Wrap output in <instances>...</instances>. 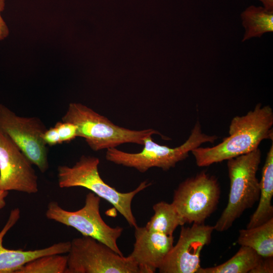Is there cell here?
<instances>
[{
  "label": "cell",
  "mask_w": 273,
  "mask_h": 273,
  "mask_svg": "<svg viewBox=\"0 0 273 273\" xmlns=\"http://www.w3.org/2000/svg\"><path fill=\"white\" fill-rule=\"evenodd\" d=\"M260 195L257 207L250 217L247 229L252 228L273 218V143L267 153L259 181Z\"/></svg>",
  "instance_id": "cell-14"
},
{
  "label": "cell",
  "mask_w": 273,
  "mask_h": 273,
  "mask_svg": "<svg viewBox=\"0 0 273 273\" xmlns=\"http://www.w3.org/2000/svg\"><path fill=\"white\" fill-rule=\"evenodd\" d=\"M238 243L250 247L263 257L273 256V218L258 226L239 232Z\"/></svg>",
  "instance_id": "cell-15"
},
{
  "label": "cell",
  "mask_w": 273,
  "mask_h": 273,
  "mask_svg": "<svg viewBox=\"0 0 273 273\" xmlns=\"http://www.w3.org/2000/svg\"><path fill=\"white\" fill-rule=\"evenodd\" d=\"M54 127L58 131L62 143L70 142L77 137V126L72 123L58 121Z\"/></svg>",
  "instance_id": "cell-20"
},
{
  "label": "cell",
  "mask_w": 273,
  "mask_h": 273,
  "mask_svg": "<svg viewBox=\"0 0 273 273\" xmlns=\"http://www.w3.org/2000/svg\"><path fill=\"white\" fill-rule=\"evenodd\" d=\"M9 191L0 189V211L6 204V198L8 196Z\"/></svg>",
  "instance_id": "cell-24"
},
{
  "label": "cell",
  "mask_w": 273,
  "mask_h": 273,
  "mask_svg": "<svg viewBox=\"0 0 273 273\" xmlns=\"http://www.w3.org/2000/svg\"><path fill=\"white\" fill-rule=\"evenodd\" d=\"M5 6V0H0V41L6 38L9 34L8 26L1 16Z\"/></svg>",
  "instance_id": "cell-23"
},
{
  "label": "cell",
  "mask_w": 273,
  "mask_h": 273,
  "mask_svg": "<svg viewBox=\"0 0 273 273\" xmlns=\"http://www.w3.org/2000/svg\"><path fill=\"white\" fill-rule=\"evenodd\" d=\"M100 197L89 192L86 195L82 208L70 211L62 208L57 202L51 201L47 206L46 216L49 219L75 229L83 236L97 240L123 256L117 245V240L123 229L119 226L112 228L106 223L100 214Z\"/></svg>",
  "instance_id": "cell-6"
},
{
  "label": "cell",
  "mask_w": 273,
  "mask_h": 273,
  "mask_svg": "<svg viewBox=\"0 0 273 273\" xmlns=\"http://www.w3.org/2000/svg\"><path fill=\"white\" fill-rule=\"evenodd\" d=\"M259 148L227 160L230 189L228 202L214 225V230L227 231L247 209L259 200V181L257 172L261 162Z\"/></svg>",
  "instance_id": "cell-4"
},
{
  "label": "cell",
  "mask_w": 273,
  "mask_h": 273,
  "mask_svg": "<svg viewBox=\"0 0 273 273\" xmlns=\"http://www.w3.org/2000/svg\"><path fill=\"white\" fill-rule=\"evenodd\" d=\"M263 5V7L267 9L273 10V0H258Z\"/></svg>",
  "instance_id": "cell-25"
},
{
  "label": "cell",
  "mask_w": 273,
  "mask_h": 273,
  "mask_svg": "<svg viewBox=\"0 0 273 273\" xmlns=\"http://www.w3.org/2000/svg\"><path fill=\"white\" fill-rule=\"evenodd\" d=\"M218 139L215 135H208L202 132L199 121L195 123L188 139L175 148L155 143L149 136L144 142L141 152L127 153L116 148L107 149L106 159L117 165L134 168L144 173L152 167H158L166 171L185 159L194 149L205 143H213Z\"/></svg>",
  "instance_id": "cell-5"
},
{
  "label": "cell",
  "mask_w": 273,
  "mask_h": 273,
  "mask_svg": "<svg viewBox=\"0 0 273 273\" xmlns=\"http://www.w3.org/2000/svg\"><path fill=\"white\" fill-rule=\"evenodd\" d=\"M272 257H263L258 264L249 273H272Z\"/></svg>",
  "instance_id": "cell-21"
},
{
  "label": "cell",
  "mask_w": 273,
  "mask_h": 273,
  "mask_svg": "<svg viewBox=\"0 0 273 273\" xmlns=\"http://www.w3.org/2000/svg\"><path fill=\"white\" fill-rule=\"evenodd\" d=\"M153 209L154 214L145 226L149 230L173 236L177 226L185 224L172 203L159 202L153 205Z\"/></svg>",
  "instance_id": "cell-18"
},
{
  "label": "cell",
  "mask_w": 273,
  "mask_h": 273,
  "mask_svg": "<svg viewBox=\"0 0 273 273\" xmlns=\"http://www.w3.org/2000/svg\"><path fill=\"white\" fill-rule=\"evenodd\" d=\"M99 163L98 157L82 155L72 167L59 166L57 177L59 187H80L87 189L112 205L130 226L136 227V220L131 209L132 200L136 195L149 187L151 183L144 181L133 191L120 192L102 179L98 171Z\"/></svg>",
  "instance_id": "cell-3"
},
{
  "label": "cell",
  "mask_w": 273,
  "mask_h": 273,
  "mask_svg": "<svg viewBox=\"0 0 273 273\" xmlns=\"http://www.w3.org/2000/svg\"><path fill=\"white\" fill-rule=\"evenodd\" d=\"M42 138L47 146H53L62 144L58 131L54 126L47 128Z\"/></svg>",
  "instance_id": "cell-22"
},
{
  "label": "cell",
  "mask_w": 273,
  "mask_h": 273,
  "mask_svg": "<svg viewBox=\"0 0 273 273\" xmlns=\"http://www.w3.org/2000/svg\"><path fill=\"white\" fill-rule=\"evenodd\" d=\"M220 196L217 179L203 171L180 183L171 203L185 223L201 224L215 211Z\"/></svg>",
  "instance_id": "cell-8"
},
{
  "label": "cell",
  "mask_w": 273,
  "mask_h": 273,
  "mask_svg": "<svg viewBox=\"0 0 273 273\" xmlns=\"http://www.w3.org/2000/svg\"><path fill=\"white\" fill-rule=\"evenodd\" d=\"M63 254L39 257L25 263L16 273H65L67 256Z\"/></svg>",
  "instance_id": "cell-19"
},
{
  "label": "cell",
  "mask_w": 273,
  "mask_h": 273,
  "mask_svg": "<svg viewBox=\"0 0 273 273\" xmlns=\"http://www.w3.org/2000/svg\"><path fill=\"white\" fill-rule=\"evenodd\" d=\"M262 258L252 248L241 246L237 252L226 261L215 266L201 267L197 273H249Z\"/></svg>",
  "instance_id": "cell-17"
},
{
  "label": "cell",
  "mask_w": 273,
  "mask_h": 273,
  "mask_svg": "<svg viewBox=\"0 0 273 273\" xmlns=\"http://www.w3.org/2000/svg\"><path fill=\"white\" fill-rule=\"evenodd\" d=\"M47 129L38 117L18 116L0 104V130L42 173L49 167L47 145L42 138Z\"/></svg>",
  "instance_id": "cell-9"
},
{
  "label": "cell",
  "mask_w": 273,
  "mask_h": 273,
  "mask_svg": "<svg viewBox=\"0 0 273 273\" xmlns=\"http://www.w3.org/2000/svg\"><path fill=\"white\" fill-rule=\"evenodd\" d=\"M32 165L0 130V189L28 194L37 193L38 177Z\"/></svg>",
  "instance_id": "cell-11"
},
{
  "label": "cell",
  "mask_w": 273,
  "mask_h": 273,
  "mask_svg": "<svg viewBox=\"0 0 273 273\" xmlns=\"http://www.w3.org/2000/svg\"><path fill=\"white\" fill-rule=\"evenodd\" d=\"M135 242L129 256L136 263L140 273H154L173 246L174 237L148 230L134 228Z\"/></svg>",
  "instance_id": "cell-12"
},
{
  "label": "cell",
  "mask_w": 273,
  "mask_h": 273,
  "mask_svg": "<svg viewBox=\"0 0 273 273\" xmlns=\"http://www.w3.org/2000/svg\"><path fill=\"white\" fill-rule=\"evenodd\" d=\"M273 111L268 105L257 104L253 110L236 116L229 126V135L213 147L191 151L199 167L208 166L250 153L264 140H273Z\"/></svg>",
  "instance_id": "cell-1"
},
{
  "label": "cell",
  "mask_w": 273,
  "mask_h": 273,
  "mask_svg": "<svg viewBox=\"0 0 273 273\" xmlns=\"http://www.w3.org/2000/svg\"><path fill=\"white\" fill-rule=\"evenodd\" d=\"M214 226L193 223L181 226L178 240L158 268L160 273H197L200 266V253L211 240Z\"/></svg>",
  "instance_id": "cell-10"
},
{
  "label": "cell",
  "mask_w": 273,
  "mask_h": 273,
  "mask_svg": "<svg viewBox=\"0 0 273 273\" xmlns=\"http://www.w3.org/2000/svg\"><path fill=\"white\" fill-rule=\"evenodd\" d=\"M241 18L245 30L243 42L273 31V10L252 5L241 13Z\"/></svg>",
  "instance_id": "cell-16"
},
{
  "label": "cell",
  "mask_w": 273,
  "mask_h": 273,
  "mask_svg": "<svg viewBox=\"0 0 273 273\" xmlns=\"http://www.w3.org/2000/svg\"><path fill=\"white\" fill-rule=\"evenodd\" d=\"M70 242L65 273H140L129 256L116 253L95 239L83 236Z\"/></svg>",
  "instance_id": "cell-7"
},
{
  "label": "cell",
  "mask_w": 273,
  "mask_h": 273,
  "mask_svg": "<svg viewBox=\"0 0 273 273\" xmlns=\"http://www.w3.org/2000/svg\"><path fill=\"white\" fill-rule=\"evenodd\" d=\"M62 121L77 126V137L85 139L94 151L116 148L124 143L143 145L145 139L153 134H161L152 128L141 130L120 127L86 106L70 103Z\"/></svg>",
  "instance_id": "cell-2"
},
{
  "label": "cell",
  "mask_w": 273,
  "mask_h": 273,
  "mask_svg": "<svg viewBox=\"0 0 273 273\" xmlns=\"http://www.w3.org/2000/svg\"><path fill=\"white\" fill-rule=\"evenodd\" d=\"M20 216L19 208L12 209L7 223L0 232V273H16L28 262L39 257L69 252L70 241L61 242L42 249L33 250L9 249L3 245L4 237L16 223Z\"/></svg>",
  "instance_id": "cell-13"
}]
</instances>
